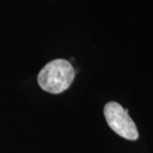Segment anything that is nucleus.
Segmentation results:
<instances>
[{
  "mask_svg": "<svg viewBox=\"0 0 153 153\" xmlns=\"http://www.w3.org/2000/svg\"><path fill=\"white\" fill-rule=\"evenodd\" d=\"M75 77L71 64L66 60L57 59L49 62L40 71L38 82L41 88L50 94H60L71 86Z\"/></svg>",
  "mask_w": 153,
  "mask_h": 153,
  "instance_id": "1",
  "label": "nucleus"
},
{
  "mask_svg": "<svg viewBox=\"0 0 153 153\" xmlns=\"http://www.w3.org/2000/svg\"><path fill=\"white\" fill-rule=\"evenodd\" d=\"M104 115L109 127L116 134L129 140L138 139L137 127L128 113V109H123L120 104L111 101L105 105Z\"/></svg>",
  "mask_w": 153,
  "mask_h": 153,
  "instance_id": "2",
  "label": "nucleus"
}]
</instances>
